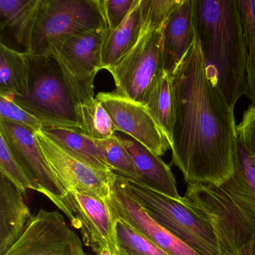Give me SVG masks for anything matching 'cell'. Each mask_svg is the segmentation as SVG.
Segmentation results:
<instances>
[{"label":"cell","instance_id":"cell-29","mask_svg":"<svg viewBox=\"0 0 255 255\" xmlns=\"http://www.w3.org/2000/svg\"><path fill=\"white\" fill-rule=\"evenodd\" d=\"M0 173L5 176L26 196V191L32 189L31 182L18 162L11 154L6 142L0 135Z\"/></svg>","mask_w":255,"mask_h":255},{"label":"cell","instance_id":"cell-16","mask_svg":"<svg viewBox=\"0 0 255 255\" xmlns=\"http://www.w3.org/2000/svg\"><path fill=\"white\" fill-rule=\"evenodd\" d=\"M132 156L138 174L136 183L174 199H180L175 177L169 165L133 138L117 135ZM135 182V181H134Z\"/></svg>","mask_w":255,"mask_h":255},{"label":"cell","instance_id":"cell-26","mask_svg":"<svg viewBox=\"0 0 255 255\" xmlns=\"http://www.w3.org/2000/svg\"><path fill=\"white\" fill-rule=\"evenodd\" d=\"M119 255H169L128 222L116 219Z\"/></svg>","mask_w":255,"mask_h":255},{"label":"cell","instance_id":"cell-15","mask_svg":"<svg viewBox=\"0 0 255 255\" xmlns=\"http://www.w3.org/2000/svg\"><path fill=\"white\" fill-rule=\"evenodd\" d=\"M196 38L194 0H180L163 29L164 70L173 75Z\"/></svg>","mask_w":255,"mask_h":255},{"label":"cell","instance_id":"cell-9","mask_svg":"<svg viewBox=\"0 0 255 255\" xmlns=\"http://www.w3.org/2000/svg\"><path fill=\"white\" fill-rule=\"evenodd\" d=\"M55 205L66 215L71 226L80 231L83 243L95 255L107 249L119 255L116 220L107 202L70 191Z\"/></svg>","mask_w":255,"mask_h":255},{"label":"cell","instance_id":"cell-27","mask_svg":"<svg viewBox=\"0 0 255 255\" xmlns=\"http://www.w3.org/2000/svg\"><path fill=\"white\" fill-rule=\"evenodd\" d=\"M180 0H141V32L162 27Z\"/></svg>","mask_w":255,"mask_h":255},{"label":"cell","instance_id":"cell-5","mask_svg":"<svg viewBox=\"0 0 255 255\" xmlns=\"http://www.w3.org/2000/svg\"><path fill=\"white\" fill-rule=\"evenodd\" d=\"M122 180L128 193L153 220L200 255H219L210 222L183 197L174 199L136 182Z\"/></svg>","mask_w":255,"mask_h":255},{"label":"cell","instance_id":"cell-30","mask_svg":"<svg viewBox=\"0 0 255 255\" xmlns=\"http://www.w3.org/2000/svg\"><path fill=\"white\" fill-rule=\"evenodd\" d=\"M137 0H102L108 29H117L126 20Z\"/></svg>","mask_w":255,"mask_h":255},{"label":"cell","instance_id":"cell-31","mask_svg":"<svg viewBox=\"0 0 255 255\" xmlns=\"http://www.w3.org/2000/svg\"><path fill=\"white\" fill-rule=\"evenodd\" d=\"M237 139L255 159V106L250 105L237 125Z\"/></svg>","mask_w":255,"mask_h":255},{"label":"cell","instance_id":"cell-11","mask_svg":"<svg viewBox=\"0 0 255 255\" xmlns=\"http://www.w3.org/2000/svg\"><path fill=\"white\" fill-rule=\"evenodd\" d=\"M44 156L67 192L76 191L107 202L116 174L88 165L65 150L43 130L35 132Z\"/></svg>","mask_w":255,"mask_h":255},{"label":"cell","instance_id":"cell-13","mask_svg":"<svg viewBox=\"0 0 255 255\" xmlns=\"http://www.w3.org/2000/svg\"><path fill=\"white\" fill-rule=\"evenodd\" d=\"M96 98L110 114L116 132L129 135L159 156L171 150L169 142L145 105L116 92H100Z\"/></svg>","mask_w":255,"mask_h":255},{"label":"cell","instance_id":"cell-14","mask_svg":"<svg viewBox=\"0 0 255 255\" xmlns=\"http://www.w3.org/2000/svg\"><path fill=\"white\" fill-rule=\"evenodd\" d=\"M107 202L116 220L120 219L128 222L168 255H200L153 220L128 193L122 177L117 174L112 183Z\"/></svg>","mask_w":255,"mask_h":255},{"label":"cell","instance_id":"cell-4","mask_svg":"<svg viewBox=\"0 0 255 255\" xmlns=\"http://www.w3.org/2000/svg\"><path fill=\"white\" fill-rule=\"evenodd\" d=\"M28 58L29 95L24 98L14 97V102L42 121L47 129L62 128L80 132L75 103L54 56L28 53Z\"/></svg>","mask_w":255,"mask_h":255},{"label":"cell","instance_id":"cell-25","mask_svg":"<svg viewBox=\"0 0 255 255\" xmlns=\"http://www.w3.org/2000/svg\"><path fill=\"white\" fill-rule=\"evenodd\" d=\"M93 140L112 171L127 180L137 182L138 174L132 156L117 135Z\"/></svg>","mask_w":255,"mask_h":255},{"label":"cell","instance_id":"cell-7","mask_svg":"<svg viewBox=\"0 0 255 255\" xmlns=\"http://www.w3.org/2000/svg\"><path fill=\"white\" fill-rule=\"evenodd\" d=\"M141 32L135 45L108 68L116 92L146 105L153 83L164 70L163 29Z\"/></svg>","mask_w":255,"mask_h":255},{"label":"cell","instance_id":"cell-28","mask_svg":"<svg viewBox=\"0 0 255 255\" xmlns=\"http://www.w3.org/2000/svg\"><path fill=\"white\" fill-rule=\"evenodd\" d=\"M0 119L26 127L34 132L47 129L42 121L19 107L11 95L0 94Z\"/></svg>","mask_w":255,"mask_h":255},{"label":"cell","instance_id":"cell-10","mask_svg":"<svg viewBox=\"0 0 255 255\" xmlns=\"http://www.w3.org/2000/svg\"><path fill=\"white\" fill-rule=\"evenodd\" d=\"M2 255H86L81 239L58 211L40 209Z\"/></svg>","mask_w":255,"mask_h":255},{"label":"cell","instance_id":"cell-12","mask_svg":"<svg viewBox=\"0 0 255 255\" xmlns=\"http://www.w3.org/2000/svg\"><path fill=\"white\" fill-rule=\"evenodd\" d=\"M0 135L29 178L32 190L45 195L54 204L66 195L49 165L33 130L0 119Z\"/></svg>","mask_w":255,"mask_h":255},{"label":"cell","instance_id":"cell-21","mask_svg":"<svg viewBox=\"0 0 255 255\" xmlns=\"http://www.w3.org/2000/svg\"><path fill=\"white\" fill-rule=\"evenodd\" d=\"M145 106L171 147L175 117V99L173 76L165 70L153 83Z\"/></svg>","mask_w":255,"mask_h":255},{"label":"cell","instance_id":"cell-23","mask_svg":"<svg viewBox=\"0 0 255 255\" xmlns=\"http://www.w3.org/2000/svg\"><path fill=\"white\" fill-rule=\"evenodd\" d=\"M76 119L80 133L103 140L116 135V128L107 110L96 98L75 106Z\"/></svg>","mask_w":255,"mask_h":255},{"label":"cell","instance_id":"cell-22","mask_svg":"<svg viewBox=\"0 0 255 255\" xmlns=\"http://www.w3.org/2000/svg\"><path fill=\"white\" fill-rule=\"evenodd\" d=\"M43 131L70 153L90 166L101 171H112L92 138L76 131L62 128H51Z\"/></svg>","mask_w":255,"mask_h":255},{"label":"cell","instance_id":"cell-8","mask_svg":"<svg viewBox=\"0 0 255 255\" xmlns=\"http://www.w3.org/2000/svg\"><path fill=\"white\" fill-rule=\"evenodd\" d=\"M106 29L70 37L50 53L62 70L75 105L95 98V77L104 69L101 53Z\"/></svg>","mask_w":255,"mask_h":255},{"label":"cell","instance_id":"cell-19","mask_svg":"<svg viewBox=\"0 0 255 255\" xmlns=\"http://www.w3.org/2000/svg\"><path fill=\"white\" fill-rule=\"evenodd\" d=\"M140 1L137 0L126 20L117 29H106L101 53L104 69L116 65L138 41L142 27Z\"/></svg>","mask_w":255,"mask_h":255},{"label":"cell","instance_id":"cell-3","mask_svg":"<svg viewBox=\"0 0 255 255\" xmlns=\"http://www.w3.org/2000/svg\"><path fill=\"white\" fill-rule=\"evenodd\" d=\"M207 76L231 107L246 92V47L237 0H194Z\"/></svg>","mask_w":255,"mask_h":255},{"label":"cell","instance_id":"cell-6","mask_svg":"<svg viewBox=\"0 0 255 255\" xmlns=\"http://www.w3.org/2000/svg\"><path fill=\"white\" fill-rule=\"evenodd\" d=\"M107 28L102 0H41L27 53L48 56L70 37Z\"/></svg>","mask_w":255,"mask_h":255},{"label":"cell","instance_id":"cell-17","mask_svg":"<svg viewBox=\"0 0 255 255\" xmlns=\"http://www.w3.org/2000/svg\"><path fill=\"white\" fill-rule=\"evenodd\" d=\"M32 216L23 194L0 173V255L18 240Z\"/></svg>","mask_w":255,"mask_h":255},{"label":"cell","instance_id":"cell-2","mask_svg":"<svg viewBox=\"0 0 255 255\" xmlns=\"http://www.w3.org/2000/svg\"><path fill=\"white\" fill-rule=\"evenodd\" d=\"M183 198L210 222L219 255H255V159L239 141L232 177L187 184Z\"/></svg>","mask_w":255,"mask_h":255},{"label":"cell","instance_id":"cell-1","mask_svg":"<svg viewBox=\"0 0 255 255\" xmlns=\"http://www.w3.org/2000/svg\"><path fill=\"white\" fill-rule=\"evenodd\" d=\"M172 76V163L187 184L220 186L232 177L237 165L234 108L208 78L197 35Z\"/></svg>","mask_w":255,"mask_h":255},{"label":"cell","instance_id":"cell-24","mask_svg":"<svg viewBox=\"0 0 255 255\" xmlns=\"http://www.w3.org/2000/svg\"><path fill=\"white\" fill-rule=\"evenodd\" d=\"M246 47V92L255 106V0H237Z\"/></svg>","mask_w":255,"mask_h":255},{"label":"cell","instance_id":"cell-20","mask_svg":"<svg viewBox=\"0 0 255 255\" xmlns=\"http://www.w3.org/2000/svg\"><path fill=\"white\" fill-rule=\"evenodd\" d=\"M28 53L0 44V94L24 98L29 95Z\"/></svg>","mask_w":255,"mask_h":255},{"label":"cell","instance_id":"cell-18","mask_svg":"<svg viewBox=\"0 0 255 255\" xmlns=\"http://www.w3.org/2000/svg\"><path fill=\"white\" fill-rule=\"evenodd\" d=\"M41 0H0L1 35H8L16 44L30 47Z\"/></svg>","mask_w":255,"mask_h":255}]
</instances>
